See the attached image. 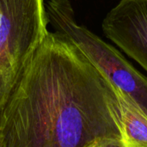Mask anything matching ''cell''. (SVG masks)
Instances as JSON below:
<instances>
[{"label": "cell", "mask_w": 147, "mask_h": 147, "mask_svg": "<svg viewBox=\"0 0 147 147\" xmlns=\"http://www.w3.org/2000/svg\"><path fill=\"white\" fill-rule=\"evenodd\" d=\"M121 141L117 90L82 50L48 32L0 106L3 147Z\"/></svg>", "instance_id": "6da1fadb"}, {"label": "cell", "mask_w": 147, "mask_h": 147, "mask_svg": "<svg viewBox=\"0 0 147 147\" xmlns=\"http://www.w3.org/2000/svg\"><path fill=\"white\" fill-rule=\"evenodd\" d=\"M44 0H0V69L18 74L49 30Z\"/></svg>", "instance_id": "7a4b0ae2"}, {"label": "cell", "mask_w": 147, "mask_h": 147, "mask_svg": "<svg viewBox=\"0 0 147 147\" xmlns=\"http://www.w3.org/2000/svg\"><path fill=\"white\" fill-rule=\"evenodd\" d=\"M102 30L147 71V0H121L107 14Z\"/></svg>", "instance_id": "3957f363"}, {"label": "cell", "mask_w": 147, "mask_h": 147, "mask_svg": "<svg viewBox=\"0 0 147 147\" xmlns=\"http://www.w3.org/2000/svg\"><path fill=\"white\" fill-rule=\"evenodd\" d=\"M117 97L121 142L124 147H147V115L129 97L118 90Z\"/></svg>", "instance_id": "277c9868"}, {"label": "cell", "mask_w": 147, "mask_h": 147, "mask_svg": "<svg viewBox=\"0 0 147 147\" xmlns=\"http://www.w3.org/2000/svg\"><path fill=\"white\" fill-rule=\"evenodd\" d=\"M18 74L0 69V106L8 96Z\"/></svg>", "instance_id": "5b68a950"}, {"label": "cell", "mask_w": 147, "mask_h": 147, "mask_svg": "<svg viewBox=\"0 0 147 147\" xmlns=\"http://www.w3.org/2000/svg\"><path fill=\"white\" fill-rule=\"evenodd\" d=\"M102 147H124L121 140H109L102 142Z\"/></svg>", "instance_id": "8992f818"}, {"label": "cell", "mask_w": 147, "mask_h": 147, "mask_svg": "<svg viewBox=\"0 0 147 147\" xmlns=\"http://www.w3.org/2000/svg\"><path fill=\"white\" fill-rule=\"evenodd\" d=\"M88 147H102V142H97V143H95L91 146Z\"/></svg>", "instance_id": "52a82bcc"}, {"label": "cell", "mask_w": 147, "mask_h": 147, "mask_svg": "<svg viewBox=\"0 0 147 147\" xmlns=\"http://www.w3.org/2000/svg\"><path fill=\"white\" fill-rule=\"evenodd\" d=\"M0 147H3L2 146V145H1V143H0Z\"/></svg>", "instance_id": "ba28073f"}]
</instances>
